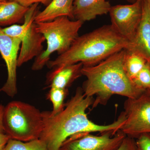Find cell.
Masks as SVG:
<instances>
[{
    "instance_id": "1",
    "label": "cell",
    "mask_w": 150,
    "mask_h": 150,
    "mask_svg": "<svg viewBox=\"0 0 150 150\" xmlns=\"http://www.w3.org/2000/svg\"><path fill=\"white\" fill-rule=\"evenodd\" d=\"M93 98L86 96L82 88L78 87L74 96L59 113L53 115L50 111L42 112L43 128L39 139L49 150H59L63 142L74 134L81 132L116 133L126 120L122 112L116 121L108 125H99L88 118L86 111L93 102Z\"/></svg>"
},
{
    "instance_id": "2",
    "label": "cell",
    "mask_w": 150,
    "mask_h": 150,
    "mask_svg": "<svg viewBox=\"0 0 150 150\" xmlns=\"http://www.w3.org/2000/svg\"><path fill=\"white\" fill-rule=\"evenodd\" d=\"M126 49L118 51L95 66H83L82 75L86 80L82 88L86 96L96 97L92 109L100 105H105L114 95L135 98L144 91L137 88L126 74Z\"/></svg>"
},
{
    "instance_id": "3",
    "label": "cell",
    "mask_w": 150,
    "mask_h": 150,
    "mask_svg": "<svg viewBox=\"0 0 150 150\" xmlns=\"http://www.w3.org/2000/svg\"><path fill=\"white\" fill-rule=\"evenodd\" d=\"M131 43L111 25H104L78 36L66 52L47 65L52 70L78 63L85 67L95 66L118 51L129 49Z\"/></svg>"
},
{
    "instance_id": "4",
    "label": "cell",
    "mask_w": 150,
    "mask_h": 150,
    "mask_svg": "<svg viewBox=\"0 0 150 150\" xmlns=\"http://www.w3.org/2000/svg\"><path fill=\"white\" fill-rule=\"evenodd\" d=\"M43 124L42 112L32 105L14 100L4 108L3 130L10 139L28 142L39 139Z\"/></svg>"
},
{
    "instance_id": "5",
    "label": "cell",
    "mask_w": 150,
    "mask_h": 150,
    "mask_svg": "<svg viewBox=\"0 0 150 150\" xmlns=\"http://www.w3.org/2000/svg\"><path fill=\"white\" fill-rule=\"evenodd\" d=\"M83 23L62 16L52 21L36 23L38 30L45 37L47 47L39 56L35 58L31 69L41 70L50 61L51 54L57 52L59 55L70 48L79 36V32Z\"/></svg>"
},
{
    "instance_id": "6",
    "label": "cell",
    "mask_w": 150,
    "mask_h": 150,
    "mask_svg": "<svg viewBox=\"0 0 150 150\" xmlns=\"http://www.w3.org/2000/svg\"><path fill=\"white\" fill-rule=\"evenodd\" d=\"M38 4L30 6L25 13L23 23L14 24L3 28L7 35L18 38L21 47L18 59V67L40 55L43 51L45 37L38 30L35 18L38 13Z\"/></svg>"
},
{
    "instance_id": "7",
    "label": "cell",
    "mask_w": 150,
    "mask_h": 150,
    "mask_svg": "<svg viewBox=\"0 0 150 150\" xmlns=\"http://www.w3.org/2000/svg\"><path fill=\"white\" fill-rule=\"evenodd\" d=\"M123 109L126 120L120 131L134 139L150 133V89L135 98H127Z\"/></svg>"
},
{
    "instance_id": "8",
    "label": "cell",
    "mask_w": 150,
    "mask_h": 150,
    "mask_svg": "<svg viewBox=\"0 0 150 150\" xmlns=\"http://www.w3.org/2000/svg\"><path fill=\"white\" fill-rule=\"evenodd\" d=\"M90 132L74 134L63 142L59 150H116L126 136L121 131L99 136Z\"/></svg>"
},
{
    "instance_id": "9",
    "label": "cell",
    "mask_w": 150,
    "mask_h": 150,
    "mask_svg": "<svg viewBox=\"0 0 150 150\" xmlns=\"http://www.w3.org/2000/svg\"><path fill=\"white\" fill-rule=\"evenodd\" d=\"M109 13L111 26L118 34L131 43L142 18V0H137L131 4L112 6Z\"/></svg>"
},
{
    "instance_id": "10",
    "label": "cell",
    "mask_w": 150,
    "mask_h": 150,
    "mask_svg": "<svg viewBox=\"0 0 150 150\" xmlns=\"http://www.w3.org/2000/svg\"><path fill=\"white\" fill-rule=\"evenodd\" d=\"M21 45V41L18 38L7 35L0 26V53L5 62L8 73L6 82L0 92L12 98L17 93L16 70Z\"/></svg>"
},
{
    "instance_id": "11",
    "label": "cell",
    "mask_w": 150,
    "mask_h": 150,
    "mask_svg": "<svg viewBox=\"0 0 150 150\" xmlns=\"http://www.w3.org/2000/svg\"><path fill=\"white\" fill-rule=\"evenodd\" d=\"M142 18L131 46L128 49L139 54L150 65V5L142 0Z\"/></svg>"
},
{
    "instance_id": "12",
    "label": "cell",
    "mask_w": 150,
    "mask_h": 150,
    "mask_svg": "<svg viewBox=\"0 0 150 150\" xmlns=\"http://www.w3.org/2000/svg\"><path fill=\"white\" fill-rule=\"evenodd\" d=\"M111 6L107 0H74L73 13L75 20L90 21L109 13Z\"/></svg>"
},
{
    "instance_id": "13",
    "label": "cell",
    "mask_w": 150,
    "mask_h": 150,
    "mask_svg": "<svg viewBox=\"0 0 150 150\" xmlns=\"http://www.w3.org/2000/svg\"><path fill=\"white\" fill-rule=\"evenodd\" d=\"M83 67L82 63H78L52 70L48 74L47 84L49 87L67 89L78 78L82 76L81 69Z\"/></svg>"
},
{
    "instance_id": "14",
    "label": "cell",
    "mask_w": 150,
    "mask_h": 150,
    "mask_svg": "<svg viewBox=\"0 0 150 150\" xmlns=\"http://www.w3.org/2000/svg\"><path fill=\"white\" fill-rule=\"evenodd\" d=\"M74 1V0H52L46 8L37 14L35 22L51 21L62 16L74 20L73 13Z\"/></svg>"
},
{
    "instance_id": "15",
    "label": "cell",
    "mask_w": 150,
    "mask_h": 150,
    "mask_svg": "<svg viewBox=\"0 0 150 150\" xmlns=\"http://www.w3.org/2000/svg\"><path fill=\"white\" fill-rule=\"evenodd\" d=\"M29 8L13 1H0V26L21 23Z\"/></svg>"
},
{
    "instance_id": "16",
    "label": "cell",
    "mask_w": 150,
    "mask_h": 150,
    "mask_svg": "<svg viewBox=\"0 0 150 150\" xmlns=\"http://www.w3.org/2000/svg\"><path fill=\"white\" fill-rule=\"evenodd\" d=\"M147 63L146 60L137 52L126 49L124 68L131 80L139 74Z\"/></svg>"
},
{
    "instance_id": "17",
    "label": "cell",
    "mask_w": 150,
    "mask_h": 150,
    "mask_svg": "<svg viewBox=\"0 0 150 150\" xmlns=\"http://www.w3.org/2000/svg\"><path fill=\"white\" fill-rule=\"evenodd\" d=\"M4 150H49L46 144L38 139L28 142L9 139Z\"/></svg>"
},
{
    "instance_id": "18",
    "label": "cell",
    "mask_w": 150,
    "mask_h": 150,
    "mask_svg": "<svg viewBox=\"0 0 150 150\" xmlns=\"http://www.w3.org/2000/svg\"><path fill=\"white\" fill-rule=\"evenodd\" d=\"M68 93V89L50 88L47 97L53 105V110L51 111L53 115L59 113L64 108V100Z\"/></svg>"
},
{
    "instance_id": "19",
    "label": "cell",
    "mask_w": 150,
    "mask_h": 150,
    "mask_svg": "<svg viewBox=\"0 0 150 150\" xmlns=\"http://www.w3.org/2000/svg\"><path fill=\"white\" fill-rule=\"evenodd\" d=\"M134 86L139 89H150V65L147 63L144 68L132 80Z\"/></svg>"
},
{
    "instance_id": "20",
    "label": "cell",
    "mask_w": 150,
    "mask_h": 150,
    "mask_svg": "<svg viewBox=\"0 0 150 150\" xmlns=\"http://www.w3.org/2000/svg\"><path fill=\"white\" fill-rule=\"evenodd\" d=\"M134 139L135 150H150V133L141 134Z\"/></svg>"
},
{
    "instance_id": "21",
    "label": "cell",
    "mask_w": 150,
    "mask_h": 150,
    "mask_svg": "<svg viewBox=\"0 0 150 150\" xmlns=\"http://www.w3.org/2000/svg\"><path fill=\"white\" fill-rule=\"evenodd\" d=\"M18 3L21 5L26 8H29L30 6L35 4L41 3L44 5L47 6L51 2L52 0H10Z\"/></svg>"
},
{
    "instance_id": "22",
    "label": "cell",
    "mask_w": 150,
    "mask_h": 150,
    "mask_svg": "<svg viewBox=\"0 0 150 150\" xmlns=\"http://www.w3.org/2000/svg\"><path fill=\"white\" fill-rule=\"evenodd\" d=\"M135 139L126 136L122 144L116 150H135Z\"/></svg>"
},
{
    "instance_id": "23",
    "label": "cell",
    "mask_w": 150,
    "mask_h": 150,
    "mask_svg": "<svg viewBox=\"0 0 150 150\" xmlns=\"http://www.w3.org/2000/svg\"><path fill=\"white\" fill-rule=\"evenodd\" d=\"M9 137L3 132H0V150H4L6 145L9 139Z\"/></svg>"
},
{
    "instance_id": "24",
    "label": "cell",
    "mask_w": 150,
    "mask_h": 150,
    "mask_svg": "<svg viewBox=\"0 0 150 150\" xmlns=\"http://www.w3.org/2000/svg\"><path fill=\"white\" fill-rule=\"evenodd\" d=\"M4 106L2 104L0 105V132L4 133L3 130L2 126V116Z\"/></svg>"
},
{
    "instance_id": "25",
    "label": "cell",
    "mask_w": 150,
    "mask_h": 150,
    "mask_svg": "<svg viewBox=\"0 0 150 150\" xmlns=\"http://www.w3.org/2000/svg\"><path fill=\"white\" fill-rule=\"evenodd\" d=\"M126 1H127L129 2H130L131 3H133L135 2L137 0H126Z\"/></svg>"
},
{
    "instance_id": "26",
    "label": "cell",
    "mask_w": 150,
    "mask_h": 150,
    "mask_svg": "<svg viewBox=\"0 0 150 150\" xmlns=\"http://www.w3.org/2000/svg\"><path fill=\"white\" fill-rule=\"evenodd\" d=\"M8 0H0V1H7Z\"/></svg>"
},
{
    "instance_id": "27",
    "label": "cell",
    "mask_w": 150,
    "mask_h": 150,
    "mask_svg": "<svg viewBox=\"0 0 150 150\" xmlns=\"http://www.w3.org/2000/svg\"><path fill=\"white\" fill-rule=\"evenodd\" d=\"M149 3V4H150V0H146Z\"/></svg>"
}]
</instances>
